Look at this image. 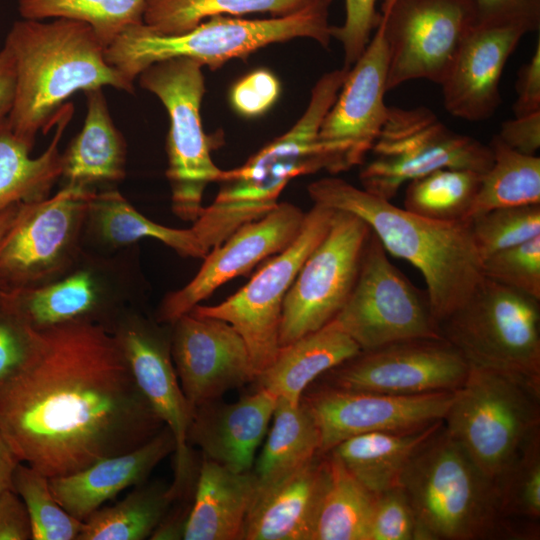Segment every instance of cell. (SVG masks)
<instances>
[{"mask_svg": "<svg viewBox=\"0 0 540 540\" xmlns=\"http://www.w3.org/2000/svg\"><path fill=\"white\" fill-rule=\"evenodd\" d=\"M334 209L314 204L296 239L274 255L236 293L216 305H196V313L231 324L243 338L257 376L280 350L279 330L287 292L302 264L326 235Z\"/></svg>", "mask_w": 540, "mask_h": 540, "instance_id": "obj_12", "label": "cell"}, {"mask_svg": "<svg viewBox=\"0 0 540 540\" xmlns=\"http://www.w3.org/2000/svg\"><path fill=\"white\" fill-rule=\"evenodd\" d=\"M497 136L519 153L536 155L540 148V111L503 122Z\"/></svg>", "mask_w": 540, "mask_h": 540, "instance_id": "obj_49", "label": "cell"}, {"mask_svg": "<svg viewBox=\"0 0 540 540\" xmlns=\"http://www.w3.org/2000/svg\"><path fill=\"white\" fill-rule=\"evenodd\" d=\"M387 73L388 48L379 21L319 128L317 142L328 172L361 165L372 149L388 113L384 102Z\"/></svg>", "mask_w": 540, "mask_h": 540, "instance_id": "obj_17", "label": "cell"}, {"mask_svg": "<svg viewBox=\"0 0 540 540\" xmlns=\"http://www.w3.org/2000/svg\"><path fill=\"white\" fill-rule=\"evenodd\" d=\"M350 68L322 75L314 85L306 110L284 134L260 149L243 165L223 170L219 191L204 207L192 228L210 251L234 231L274 209L286 185L295 177L325 170L317 142L321 123L335 102Z\"/></svg>", "mask_w": 540, "mask_h": 540, "instance_id": "obj_4", "label": "cell"}, {"mask_svg": "<svg viewBox=\"0 0 540 540\" xmlns=\"http://www.w3.org/2000/svg\"><path fill=\"white\" fill-rule=\"evenodd\" d=\"M73 112L72 103L60 108L54 122V136L36 158L30 156L33 146L14 132L8 118L0 120V211L49 196L61 177L58 147Z\"/></svg>", "mask_w": 540, "mask_h": 540, "instance_id": "obj_30", "label": "cell"}, {"mask_svg": "<svg viewBox=\"0 0 540 540\" xmlns=\"http://www.w3.org/2000/svg\"><path fill=\"white\" fill-rule=\"evenodd\" d=\"M272 425L252 469L257 489L271 485L302 468L321 454V438L315 419L301 400L277 398Z\"/></svg>", "mask_w": 540, "mask_h": 540, "instance_id": "obj_32", "label": "cell"}, {"mask_svg": "<svg viewBox=\"0 0 540 540\" xmlns=\"http://www.w3.org/2000/svg\"><path fill=\"white\" fill-rule=\"evenodd\" d=\"M277 398L259 388L233 403L220 399L205 403L193 410L188 441L198 445L204 457L234 472L252 471Z\"/></svg>", "mask_w": 540, "mask_h": 540, "instance_id": "obj_23", "label": "cell"}, {"mask_svg": "<svg viewBox=\"0 0 540 540\" xmlns=\"http://www.w3.org/2000/svg\"><path fill=\"white\" fill-rule=\"evenodd\" d=\"M318 0H147L143 24L159 35H180L215 16L299 12Z\"/></svg>", "mask_w": 540, "mask_h": 540, "instance_id": "obj_36", "label": "cell"}, {"mask_svg": "<svg viewBox=\"0 0 540 540\" xmlns=\"http://www.w3.org/2000/svg\"><path fill=\"white\" fill-rule=\"evenodd\" d=\"M23 204V203H22ZM19 205L12 206L8 209H5L3 211H0V240L4 236V234L7 232L9 227L11 226L17 211L19 209Z\"/></svg>", "mask_w": 540, "mask_h": 540, "instance_id": "obj_55", "label": "cell"}, {"mask_svg": "<svg viewBox=\"0 0 540 540\" xmlns=\"http://www.w3.org/2000/svg\"><path fill=\"white\" fill-rule=\"evenodd\" d=\"M307 191L314 204L361 218L387 253L420 271L438 326L484 278L483 260L469 220L445 222L422 217L337 177L316 180Z\"/></svg>", "mask_w": 540, "mask_h": 540, "instance_id": "obj_2", "label": "cell"}, {"mask_svg": "<svg viewBox=\"0 0 540 540\" xmlns=\"http://www.w3.org/2000/svg\"><path fill=\"white\" fill-rule=\"evenodd\" d=\"M469 368L443 337L413 338L360 351L320 377L322 384L343 390L418 395L455 391Z\"/></svg>", "mask_w": 540, "mask_h": 540, "instance_id": "obj_16", "label": "cell"}, {"mask_svg": "<svg viewBox=\"0 0 540 540\" xmlns=\"http://www.w3.org/2000/svg\"><path fill=\"white\" fill-rule=\"evenodd\" d=\"M280 94V82L268 69L260 68L245 75L231 88L230 102L245 117H257L269 110Z\"/></svg>", "mask_w": 540, "mask_h": 540, "instance_id": "obj_46", "label": "cell"}, {"mask_svg": "<svg viewBox=\"0 0 540 540\" xmlns=\"http://www.w3.org/2000/svg\"><path fill=\"white\" fill-rule=\"evenodd\" d=\"M495 485L501 514L509 527L511 518L539 520L540 433L531 438Z\"/></svg>", "mask_w": 540, "mask_h": 540, "instance_id": "obj_41", "label": "cell"}, {"mask_svg": "<svg viewBox=\"0 0 540 540\" xmlns=\"http://www.w3.org/2000/svg\"><path fill=\"white\" fill-rule=\"evenodd\" d=\"M469 221L483 260L540 236V203L496 208L475 215Z\"/></svg>", "mask_w": 540, "mask_h": 540, "instance_id": "obj_42", "label": "cell"}, {"mask_svg": "<svg viewBox=\"0 0 540 540\" xmlns=\"http://www.w3.org/2000/svg\"><path fill=\"white\" fill-rule=\"evenodd\" d=\"M87 114L81 131L61 153L65 185L91 189L121 181L126 175L127 147L110 115L102 88L85 92Z\"/></svg>", "mask_w": 540, "mask_h": 540, "instance_id": "obj_27", "label": "cell"}, {"mask_svg": "<svg viewBox=\"0 0 540 540\" xmlns=\"http://www.w3.org/2000/svg\"><path fill=\"white\" fill-rule=\"evenodd\" d=\"M489 147L492 165L482 174L469 219L496 208L539 204L540 158L511 149L497 135Z\"/></svg>", "mask_w": 540, "mask_h": 540, "instance_id": "obj_37", "label": "cell"}, {"mask_svg": "<svg viewBox=\"0 0 540 540\" xmlns=\"http://www.w3.org/2000/svg\"><path fill=\"white\" fill-rule=\"evenodd\" d=\"M378 1L345 0L344 23L331 28V36L342 45L345 67L350 68L362 55L377 27L380 19V13L376 11Z\"/></svg>", "mask_w": 540, "mask_h": 540, "instance_id": "obj_45", "label": "cell"}, {"mask_svg": "<svg viewBox=\"0 0 540 540\" xmlns=\"http://www.w3.org/2000/svg\"><path fill=\"white\" fill-rule=\"evenodd\" d=\"M360 351L353 339L330 322L280 347L273 362L255 380L259 388L297 403L316 379Z\"/></svg>", "mask_w": 540, "mask_h": 540, "instance_id": "obj_28", "label": "cell"}, {"mask_svg": "<svg viewBox=\"0 0 540 540\" xmlns=\"http://www.w3.org/2000/svg\"><path fill=\"white\" fill-rule=\"evenodd\" d=\"M94 194L64 185L51 197L20 204L0 240V290L50 282L70 266Z\"/></svg>", "mask_w": 540, "mask_h": 540, "instance_id": "obj_13", "label": "cell"}, {"mask_svg": "<svg viewBox=\"0 0 540 540\" xmlns=\"http://www.w3.org/2000/svg\"><path fill=\"white\" fill-rule=\"evenodd\" d=\"M330 4L331 0H318L299 12L268 19L215 16L180 35H159L142 23L122 32L106 48L105 57L134 83L147 67L171 58H189L216 70L232 59H246L263 47L296 38L328 48Z\"/></svg>", "mask_w": 540, "mask_h": 540, "instance_id": "obj_6", "label": "cell"}, {"mask_svg": "<svg viewBox=\"0 0 540 540\" xmlns=\"http://www.w3.org/2000/svg\"><path fill=\"white\" fill-rule=\"evenodd\" d=\"M175 500L169 486L139 484L126 498L95 510L77 540H143L150 538Z\"/></svg>", "mask_w": 540, "mask_h": 540, "instance_id": "obj_35", "label": "cell"}, {"mask_svg": "<svg viewBox=\"0 0 540 540\" xmlns=\"http://www.w3.org/2000/svg\"><path fill=\"white\" fill-rule=\"evenodd\" d=\"M305 214L298 206L282 202L262 218L238 228L207 253L189 283L164 297L156 321L172 325L220 286L286 249L298 236Z\"/></svg>", "mask_w": 540, "mask_h": 540, "instance_id": "obj_20", "label": "cell"}, {"mask_svg": "<svg viewBox=\"0 0 540 540\" xmlns=\"http://www.w3.org/2000/svg\"><path fill=\"white\" fill-rule=\"evenodd\" d=\"M19 463V459L0 436V494L14 490V473Z\"/></svg>", "mask_w": 540, "mask_h": 540, "instance_id": "obj_54", "label": "cell"}, {"mask_svg": "<svg viewBox=\"0 0 540 540\" xmlns=\"http://www.w3.org/2000/svg\"><path fill=\"white\" fill-rule=\"evenodd\" d=\"M26 355L0 385V436L48 478L133 450L165 425L113 332L92 320L28 326Z\"/></svg>", "mask_w": 540, "mask_h": 540, "instance_id": "obj_1", "label": "cell"}, {"mask_svg": "<svg viewBox=\"0 0 540 540\" xmlns=\"http://www.w3.org/2000/svg\"><path fill=\"white\" fill-rule=\"evenodd\" d=\"M517 98L513 105L515 117L540 111V40L534 53L518 72L516 81Z\"/></svg>", "mask_w": 540, "mask_h": 540, "instance_id": "obj_50", "label": "cell"}, {"mask_svg": "<svg viewBox=\"0 0 540 540\" xmlns=\"http://www.w3.org/2000/svg\"><path fill=\"white\" fill-rule=\"evenodd\" d=\"M483 276L540 300V236L482 261Z\"/></svg>", "mask_w": 540, "mask_h": 540, "instance_id": "obj_43", "label": "cell"}, {"mask_svg": "<svg viewBox=\"0 0 540 540\" xmlns=\"http://www.w3.org/2000/svg\"><path fill=\"white\" fill-rule=\"evenodd\" d=\"M371 233L358 216L335 210L330 227L302 264L286 294L280 347L331 322L347 301Z\"/></svg>", "mask_w": 540, "mask_h": 540, "instance_id": "obj_14", "label": "cell"}, {"mask_svg": "<svg viewBox=\"0 0 540 540\" xmlns=\"http://www.w3.org/2000/svg\"><path fill=\"white\" fill-rule=\"evenodd\" d=\"M256 491L257 480L253 471L234 472L204 457L183 539H243L247 515Z\"/></svg>", "mask_w": 540, "mask_h": 540, "instance_id": "obj_26", "label": "cell"}, {"mask_svg": "<svg viewBox=\"0 0 540 540\" xmlns=\"http://www.w3.org/2000/svg\"><path fill=\"white\" fill-rule=\"evenodd\" d=\"M147 0H18L23 19L68 18L93 28L107 48L129 27L142 24Z\"/></svg>", "mask_w": 540, "mask_h": 540, "instance_id": "obj_39", "label": "cell"}, {"mask_svg": "<svg viewBox=\"0 0 540 540\" xmlns=\"http://www.w3.org/2000/svg\"><path fill=\"white\" fill-rule=\"evenodd\" d=\"M327 473L312 540H367L375 494L361 485L339 459L327 452Z\"/></svg>", "mask_w": 540, "mask_h": 540, "instance_id": "obj_34", "label": "cell"}, {"mask_svg": "<svg viewBox=\"0 0 540 540\" xmlns=\"http://www.w3.org/2000/svg\"><path fill=\"white\" fill-rule=\"evenodd\" d=\"M16 69L13 56L3 45L0 50V120L6 118L14 103Z\"/></svg>", "mask_w": 540, "mask_h": 540, "instance_id": "obj_52", "label": "cell"}, {"mask_svg": "<svg viewBox=\"0 0 540 540\" xmlns=\"http://www.w3.org/2000/svg\"><path fill=\"white\" fill-rule=\"evenodd\" d=\"M87 221L97 236L110 246H126L152 238L183 257L203 259L208 253L192 227L177 229L158 224L138 212L116 190L95 192Z\"/></svg>", "mask_w": 540, "mask_h": 540, "instance_id": "obj_33", "label": "cell"}, {"mask_svg": "<svg viewBox=\"0 0 540 540\" xmlns=\"http://www.w3.org/2000/svg\"><path fill=\"white\" fill-rule=\"evenodd\" d=\"M454 391L390 395L350 391L321 384L301 400L311 411L321 438V454L340 442L371 432H411L443 420Z\"/></svg>", "mask_w": 540, "mask_h": 540, "instance_id": "obj_18", "label": "cell"}, {"mask_svg": "<svg viewBox=\"0 0 540 540\" xmlns=\"http://www.w3.org/2000/svg\"><path fill=\"white\" fill-rule=\"evenodd\" d=\"M31 539V524L26 507L14 490L0 494V540Z\"/></svg>", "mask_w": 540, "mask_h": 540, "instance_id": "obj_51", "label": "cell"}, {"mask_svg": "<svg viewBox=\"0 0 540 540\" xmlns=\"http://www.w3.org/2000/svg\"><path fill=\"white\" fill-rule=\"evenodd\" d=\"M331 323L361 351L400 340L442 337L427 291L416 288L391 263L372 231L354 287Z\"/></svg>", "mask_w": 540, "mask_h": 540, "instance_id": "obj_11", "label": "cell"}, {"mask_svg": "<svg viewBox=\"0 0 540 540\" xmlns=\"http://www.w3.org/2000/svg\"><path fill=\"white\" fill-rule=\"evenodd\" d=\"M113 333L138 388L175 438V472L169 487L179 498L192 478L188 430L193 411L174 367L171 335L140 318L127 320Z\"/></svg>", "mask_w": 540, "mask_h": 540, "instance_id": "obj_21", "label": "cell"}, {"mask_svg": "<svg viewBox=\"0 0 540 540\" xmlns=\"http://www.w3.org/2000/svg\"><path fill=\"white\" fill-rule=\"evenodd\" d=\"M172 328L171 356L192 411L256 379L248 348L228 322L191 310Z\"/></svg>", "mask_w": 540, "mask_h": 540, "instance_id": "obj_19", "label": "cell"}, {"mask_svg": "<svg viewBox=\"0 0 540 540\" xmlns=\"http://www.w3.org/2000/svg\"><path fill=\"white\" fill-rule=\"evenodd\" d=\"M175 449V438L164 426L133 450L103 458L78 472L49 478L50 489L69 514L85 521L124 489L144 483L152 470Z\"/></svg>", "mask_w": 540, "mask_h": 540, "instance_id": "obj_24", "label": "cell"}, {"mask_svg": "<svg viewBox=\"0 0 540 540\" xmlns=\"http://www.w3.org/2000/svg\"><path fill=\"white\" fill-rule=\"evenodd\" d=\"M374 158L360 171L362 189L391 200L406 182L443 168L485 173L492 165L489 145L448 128L427 107H388L372 149Z\"/></svg>", "mask_w": 540, "mask_h": 540, "instance_id": "obj_10", "label": "cell"}, {"mask_svg": "<svg viewBox=\"0 0 540 540\" xmlns=\"http://www.w3.org/2000/svg\"><path fill=\"white\" fill-rule=\"evenodd\" d=\"M478 24H515L528 32L540 26V0H473Z\"/></svg>", "mask_w": 540, "mask_h": 540, "instance_id": "obj_47", "label": "cell"}, {"mask_svg": "<svg viewBox=\"0 0 540 540\" xmlns=\"http://www.w3.org/2000/svg\"><path fill=\"white\" fill-rule=\"evenodd\" d=\"M104 302V289L92 269L74 271L50 282L0 290V305L24 324L45 328L92 320Z\"/></svg>", "mask_w": 540, "mask_h": 540, "instance_id": "obj_29", "label": "cell"}, {"mask_svg": "<svg viewBox=\"0 0 540 540\" xmlns=\"http://www.w3.org/2000/svg\"><path fill=\"white\" fill-rule=\"evenodd\" d=\"M4 46L16 69L15 98L7 118L31 146L38 132L47 133L54 125L74 93L104 86L134 92V83L106 61V47L82 21L21 18L11 26Z\"/></svg>", "mask_w": 540, "mask_h": 540, "instance_id": "obj_3", "label": "cell"}, {"mask_svg": "<svg viewBox=\"0 0 540 540\" xmlns=\"http://www.w3.org/2000/svg\"><path fill=\"white\" fill-rule=\"evenodd\" d=\"M379 21L388 48L387 92L416 79L440 85L478 24L473 0H394Z\"/></svg>", "mask_w": 540, "mask_h": 540, "instance_id": "obj_15", "label": "cell"}, {"mask_svg": "<svg viewBox=\"0 0 540 540\" xmlns=\"http://www.w3.org/2000/svg\"><path fill=\"white\" fill-rule=\"evenodd\" d=\"M14 491L23 501L33 540H77L84 521L69 514L53 496L49 478L19 463L13 480Z\"/></svg>", "mask_w": 540, "mask_h": 540, "instance_id": "obj_40", "label": "cell"}, {"mask_svg": "<svg viewBox=\"0 0 540 540\" xmlns=\"http://www.w3.org/2000/svg\"><path fill=\"white\" fill-rule=\"evenodd\" d=\"M540 300L484 277L439 323L469 365L516 377L540 391Z\"/></svg>", "mask_w": 540, "mask_h": 540, "instance_id": "obj_8", "label": "cell"}, {"mask_svg": "<svg viewBox=\"0 0 540 540\" xmlns=\"http://www.w3.org/2000/svg\"><path fill=\"white\" fill-rule=\"evenodd\" d=\"M326 473V455L319 454L290 475L258 488L243 539L312 540Z\"/></svg>", "mask_w": 540, "mask_h": 540, "instance_id": "obj_25", "label": "cell"}, {"mask_svg": "<svg viewBox=\"0 0 540 540\" xmlns=\"http://www.w3.org/2000/svg\"><path fill=\"white\" fill-rule=\"evenodd\" d=\"M443 418L448 434L494 482L540 433V391L524 381L469 365Z\"/></svg>", "mask_w": 540, "mask_h": 540, "instance_id": "obj_7", "label": "cell"}, {"mask_svg": "<svg viewBox=\"0 0 540 540\" xmlns=\"http://www.w3.org/2000/svg\"><path fill=\"white\" fill-rule=\"evenodd\" d=\"M188 512H178L166 515L154 530L152 540H178L183 539L184 527Z\"/></svg>", "mask_w": 540, "mask_h": 540, "instance_id": "obj_53", "label": "cell"}, {"mask_svg": "<svg viewBox=\"0 0 540 540\" xmlns=\"http://www.w3.org/2000/svg\"><path fill=\"white\" fill-rule=\"evenodd\" d=\"M367 540H420L415 512L400 486L375 494Z\"/></svg>", "mask_w": 540, "mask_h": 540, "instance_id": "obj_44", "label": "cell"}, {"mask_svg": "<svg viewBox=\"0 0 540 540\" xmlns=\"http://www.w3.org/2000/svg\"><path fill=\"white\" fill-rule=\"evenodd\" d=\"M28 342V325L0 305V385L23 361Z\"/></svg>", "mask_w": 540, "mask_h": 540, "instance_id": "obj_48", "label": "cell"}, {"mask_svg": "<svg viewBox=\"0 0 540 540\" xmlns=\"http://www.w3.org/2000/svg\"><path fill=\"white\" fill-rule=\"evenodd\" d=\"M393 1H394V0H383V4H382V6H381V10H384V9H386L387 7H389Z\"/></svg>", "mask_w": 540, "mask_h": 540, "instance_id": "obj_56", "label": "cell"}, {"mask_svg": "<svg viewBox=\"0 0 540 540\" xmlns=\"http://www.w3.org/2000/svg\"><path fill=\"white\" fill-rule=\"evenodd\" d=\"M528 30L520 25L477 24L440 83L445 109L468 121L490 118L501 103L500 78Z\"/></svg>", "mask_w": 540, "mask_h": 540, "instance_id": "obj_22", "label": "cell"}, {"mask_svg": "<svg viewBox=\"0 0 540 540\" xmlns=\"http://www.w3.org/2000/svg\"><path fill=\"white\" fill-rule=\"evenodd\" d=\"M482 174L468 169L443 168L409 181L404 209L433 220H469Z\"/></svg>", "mask_w": 540, "mask_h": 540, "instance_id": "obj_38", "label": "cell"}, {"mask_svg": "<svg viewBox=\"0 0 540 540\" xmlns=\"http://www.w3.org/2000/svg\"><path fill=\"white\" fill-rule=\"evenodd\" d=\"M420 540H476L513 534L490 479L442 425L414 453L399 485Z\"/></svg>", "mask_w": 540, "mask_h": 540, "instance_id": "obj_5", "label": "cell"}, {"mask_svg": "<svg viewBox=\"0 0 540 540\" xmlns=\"http://www.w3.org/2000/svg\"><path fill=\"white\" fill-rule=\"evenodd\" d=\"M203 67L198 61L177 57L154 63L137 77L140 86L157 96L168 113L166 177L171 208L175 216L191 223L204 209L206 187L217 183L223 172L212 161L210 140L202 127Z\"/></svg>", "mask_w": 540, "mask_h": 540, "instance_id": "obj_9", "label": "cell"}, {"mask_svg": "<svg viewBox=\"0 0 540 540\" xmlns=\"http://www.w3.org/2000/svg\"><path fill=\"white\" fill-rule=\"evenodd\" d=\"M437 421L411 432H371L350 437L330 451L367 490L379 494L399 485L417 449L441 426Z\"/></svg>", "mask_w": 540, "mask_h": 540, "instance_id": "obj_31", "label": "cell"}]
</instances>
